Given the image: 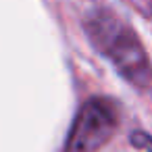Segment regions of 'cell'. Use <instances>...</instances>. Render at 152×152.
Segmentation results:
<instances>
[{
    "mask_svg": "<svg viewBox=\"0 0 152 152\" xmlns=\"http://www.w3.org/2000/svg\"><path fill=\"white\" fill-rule=\"evenodd\" d=\"M86 31L94 46L113 61L117 71L131 83L146 88L152 81V69L137 36L115 15L96 11L86 21Z\"/></svg>",
    "mask_w": 152,
    "mask_h": 152,
    "instance_id": "1",
    "label": "cell"
},
{
    "mask_svg": "<svg viewBox=\"0 0 152 152\" xmlns=\"http://www.w3.org/2000/svg\"><path fill=\"white\" fill-rule=\"evenodd\" d=\"M117 129V108L106 98H90L77 113L65 150L67 152H96Z\"/></svg>",
    "mask_w": 152,
    "mask_h": 152,
    "instance_id": "2",
    "label": "cell"
},
{
    "mask_svg": "<svg viewBox=\"0 0 152 152\" xmlns=\"http://www.w3.org/2000/svg\"><path fill=\"white\" fill-rule=\"evenodd\" d=\"M133 142L140 146V148H146L148 152H152V137H146V135H135Z\"/></svg>",
    "mask_w": 152,
    "mask_h": 152,
    "instance_id": "3",
    "label": "cell"
}]
</instances>
